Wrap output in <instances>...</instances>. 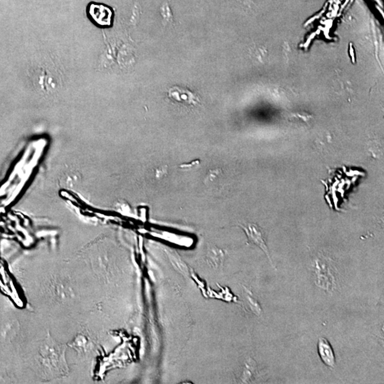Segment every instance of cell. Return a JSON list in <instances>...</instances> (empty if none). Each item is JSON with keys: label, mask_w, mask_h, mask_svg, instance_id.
<instances>
[{"label": "cell", "mask_w": 384, "mask_h": 384, "mask_svg": "<svg viewBox=\"0 0 384 384\" xmlns=\"http://www.w3.org/2000/svg\"><path fill=\"white\" fill-rule=\"evenodd\" d=\"M225 254L223 250L217 248V247H211L207 252L206 260L208 264L213 268H219L223 264L224 260Z\"/></svg>", "instance_id": "5b68a950"}, {"label": "cell", "mask_w": 384, "mask_h": 384, "mask_svg": "<svg viewBox=\"0 0 384 384\" xmlns=\"http://www.w3.org/2000/svg\"><path fill=\"white\" fill-rule=\"evenodd\" d=\"M240 228H242L247 235L248 242L251 244L258 246L260 249L263 250L265 255L268 256L270 263H272L271 258H270V253L268 246H267L266 242H265L264 234L261 228L255 223H247V224H240Z\"/></svg>", "instance_id": "7a4b0ae2"}, {"label": "cell", "mask_w": 384, "mask_h": 384, "mask_svg": "<svg viewBox=\"0 0 384 384\" xmlns=\"http://www.w3.org/2000/svg\"><path fill=\"white\" fill-rule=\"evenodd\" d=\"M317 350L322 362L330 368H334L336 365L335 352L327 339L321 337L319 340Z\"/></svg>", "instance_id": "277c9868"}, {"label": "cell", "mask_w": 384, "mask_h": 384, "mask_svg": "<svg viewBox=\"0 0 384 384\" xmlns=\"http://www.w3.org/2000/svg\"><path fill=\"white\" fill-rule=\"evenodd\" d=\"M166 253L168 255L169 258L171 260L172 263L177 268V270L186 275L188 272V266L185 264L183 259L180 258V255L176 252L173 251L171 250H166Z\"/></svg>", "instance_id": "8992f818"}, {"label": "cell", "mask_w": 384, "mask_h": 384, "mask_svg": "<svg viewBox=\"0 0 384 384\" xmlns=\"http://www.w3.org/2000/svg\"><path fill=\"white\" fill-rule=\"evenodd\" d=\"M252 360H250L248 362L245 363L244 368H243V374H242V380L243 382L247 383L248 381L251 380L252 377H253V374L255 373V369H256V366L254 362H253V364L251 363Z\"/></svg>", "instance_id": "52a82bcc"}, {"label": "cell", "mask_w": 384, "mask_h": 384, "mask_svg": "<svg viewBox=\"0 0 384 384\" xmlns=\"http://www.w3.org/2000/svg\"><path fill=\"white\" fill-rule=\"evenodd\" d=\"M167 173V169H165L164 167H162V168H160L157 170L156 171V177L158 178H163L164 175H165V174Z\"/></svg>", "instance_id": "ba28073f"}, {"label": "cell", "mask_w": 384, "mask_h": 384, "mask_svg": "<svg viewBox=\"0 0 384 384\" xmlns=\"http://www.w3.org/2000/svg\"><path fill=\"white\" fill-rule=\"evenodd\" d=\"M168 96L171 101L185 106H197L200 102L199 98L195 93L186 88L179 86H174L170 88Z\"/></svg>", "instance_id": "3957f363"}, {"label": "cell", "mask_w": 384, "mask_h": 384, "mask_svg": "<svg viewBox=\"0 0 384 384\" xmlns=\"http://www.w3.org/2000/svg\"><path fill=\"white\" fill-rule=\"evenodd\" d=\"M87 11L90 19L97 26L102 28L112 26L114 14H113V10L109 6L104 4L91 3L88 6Z\"/></svg>", "instance_id": "6da1fadb"}]
</instances>
